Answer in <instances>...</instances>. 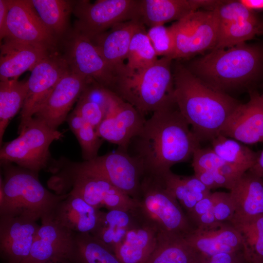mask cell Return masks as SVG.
<instances>
[{
	"mask_svg": "<svg viewBox=\"0 0 263 263\" xmlns=\"http://www.w3.org/2000/svg\"><path fill=\"white\" fill-rule=\"evenodd\" d=\"M235 213L233 218H247L263 214V179L249 170L235 182L229 191Z\"/></svg>",
	"mask_w": 263,
	"mask_h": 263,
	"instance_id": "27",
	"label": "cell"
},
{
	"mask_svg": "<svg viewBox=\"0 0 263 263\" xmlns=\"http://www.w3.org/2000/svg\"><path fill=\"white\" fill-rule=\"evenodd\" d=\"M240 1L253 12L263 11V0H240Z\"/></svg>",
	"mask_w": 263,
	"mask_h": 263,
	"instance_id": "48",
	"label": "cell"
},
{
	"mask_svg": "<svg viewBox=\"0 0 263 263\" xmlns=\"http://www.w3.org/2000/svg\"><path fill=\"white\" fill-rule=\"evenodd\" d=\"M7 37L49 51L57 39L43 24L29 0H8Z\"/></svg>",
	"mask_w": 263,
	"mask_h": 263,
	"instance_id": "15",
	"label": "cell"
},
{
	"mask_svg": "<svg viewBox=\"0 0 263 263\" xmlns=\"http://www.w3.org/2000/svg\"><path fill=\"white\" fill-rule=\"evenodd\" d=\"M263 33V21L259 18L239 21L219 31L215 48H225L245 43Z\"/></svg>",
	"mask_w": 263,
	"mask_h": 263,
	"instance_id": "36",
	"label": "cell"
},
{
	"mask_svg": "<svg viewBox=\"0 0 263 263\" xmlns=\"http://www.w3.org/2000/svg\"><path fill=\"white\" fill-rule=\"evenodd\" d=\"M136 200L137 208L142 217L158 232L172 233L185 237L195 228L158 176L144 175Z\"/></svg>",
	"mask_w": 263,
	"mask_h": 263,
	"instance_id": "7",
	"label": "cell"
},
{
	"mask_svg": "<svg viewBox=\"0 0 263 263\" xmlns=\"http://www.w3.org/2000/svg\"><path fill=\"white\" fill-rule=\"evenodd\" d=\"M219 0H139V19L151 27L179 21L190 14L205 9L212 10Z\"/></svg>",
	"mask_w": 263,
	"mask_h": 263,
	"instance_id": "20",
	"label": "cell"
},
{
	"mask_svg": "<svg viewBox=\"0 0 263 263\" xmlns=\"http://www.w3.org/2000/svg\"><path fill=\"white\" fill-rule=\"evenodd\" d=\"M195 263H248L243 250L221 253L212 256L200 255Z\"/></svg>",
	"mask_w": 263,
	"mask_h": 263,
	"instance_id": "44",
	"label": "cell"
},
{
	"mask_svg": "<svg viewBox=\"0 0 263 263\" xmlns=\"http://www.w3.org/2000/svg\"><path fill=\"white\" fill-rule=\"evenodd\" d=\"M213 205V196L211 193L198 201L191 210L186 214L192 223L198 217L212 209Z\"/></svg>",
	"mask_w": 263,
	"mask_h": 263,
	"instance_id": "45",
	"label": "cell"
},
{
	"mask_svg": "<svg viewBox=\"0 0 263 263\" xmlns=\"http://www.w3.org/2000/svg\"><path fill=\"white\" fill-rule=\"evenodd\" d=\"M67 41V52L64 57L71 70L94 80L113 92L117 74L91 40L74 29Z\"/></svg>",
	"mask_w": 263,
	"mask_h": 263,
	"instance_id": "12",
	"label": "cell"
},
{
	"mask_svg": "<svg viewBox=\"0 0 263 263\" xmlns=\"http://www.w3.org/2000/svg\"><path fill=\"white\" fill-rule=\"evenodd\" d=\"M66 121L75 135L86 123L81 116L75 110L68 115Z\"/></svg>",
	"mask_w": 263,
	"mask_h": 263,
	"instance_id": "47",
	"label": "cell"
},
{
	"mask_svg": "<svg viewBox=\"0 0 263 263\" xmlns=\"http://www.w3.org/2000/svg\"><path fill=\"white\" fill-rule=\"evenodd\" d=\"M212 211L219 222H230L235 213V207L230 192L216 191L212 193Z\"/></svg>",
	"mask_w": 263,
	"mask_h": 263,
	"instance_id": "41",
	"label": "cell"
},
{
	"mask_svg": "<svg viewBox=\"0 0 263 263\" xmlns=\"http://www.w3.org/2000/svg\"><path fill=\"white\" fill-rule=\"evenodd\" d=\"M28 257L21 263H45L68 260L76 233L63 227L48 214L41 219Z\"/></svg>",
	"mask_w": 263,
	"mask_h": 263,
	"instance_id": "17",
	"label": "cell"
},
{
	"mask_svg": "<svg viewBox=\"0 0 263 263\" xmlns=\"http://www.w3.org/2000/svg\"><path fill=\"white\" fill-rule=\"evenodd\" d=\"M200 256L183 236L158 232L155 248L145 263H195Z\"/></svg>",
	"mask_w": 263,
	"mask_h": 263,
	"instance_id": "28",
	"label": "cell"
},
{
	"mask_svg": "<svg viewBox=\"0 0 263 263\" xmlns=\"http://www.w3.org/2000/svg\"><path fill=\"white\" fill-rule=\"evenodd\" d=\"M9 11L8 0H0V39H4L8 36L7 17Z\"/></svg>",
	"mask_w": 263,
	"mask_h": 263,
	"instance_id": "46",
	"label": "cell"
},
{
	"mask_svg": "<svg viewBox=\"0 0 263 263\" xmlns=\"http://www.w3.org/2000/svg\"><path fill=\"white\" fill-rule=\"evenodd\" d=\"M173 60L161 57L143 69L123 71L118 75L113 92L144 116L175 102Z\"/></svg>",
	"mask_w": 263,
	"mask_h": 263,
	"instance_id": "4",
	"label": "cell"
},
{
	"mask_svg": "<svg viewBox=\"0 0 263 263\" xmlns=\"http://www.w3.org/2000/svg\"><path fill=\"white\" fill-rule=\"evenodd\" d=\"M89 79L70 70L57 83L34 117L57 130L66 120L69 111L78 101Z\"/></svg>",
	"mask_w": 263,
	"mask_h": 263,
	"instance_id": "16",
	"label": "cell"
},
{
	"mask_svg": "<svg viewBox=\"0 0 263 263\" xmlns=\"http://www.w3.org/2000/svg\"><path fill=\"white\" fill-rule=\"evenodd\" d=\"M240 233L248 263H263V214L233 218L230 222Z\"/></svg>",
	"mask_w": 263,
	"mask_h": 263,
	"instance_id": "31",
	"label": "cell"
},
{
	"mask_svg": "<svg viewBox=\"0 0 263 263\" xmlns=\"http://www.w3.org/2000/svg\"><path fill=\"white\" fill-rule=\"evenodd\" d=\"M249 95V101L240 105L220 134L252 145L263 142V100L256 91L250 90Z\"/></svg>",
	"mask_w": 263,
	"mask_h": 263,
	"instance_id": "19",
	"label": "cell"
},
{
	"mask_svg": "<svg viewBox=\"0 0 263 263\" xmlns=\"http://www.w3.org/2000/svg\"><path fill=\"white\" fill-rule=\"evenodd\" d=\"M146 120L144 115L117 95L96 131L103 140L127 151L131 141L140 132Z\"/></svg>",
	"mask_w": 263,
	"mask_h": 263,
	"instance_id": "14",
	"label": "cell"
},
{
	"mask_svg": "<svg viewBox=\"0 0 263 263\" xmlns=\"http://www.w3.org/2000/svg\"><path fill=\"white\" fill-rule=\"evenodd\" d=\"M194 175L210 190L224 188L230 190L236 182L218 170L196 173Z\"/></svg>",
	"mask_w": 263,
	"mask_h": 263,
	"instance_id": "43",
	"label": "cell"
},
{
	"mask_svg": "<svg viewBox=\"0 0 263 263\" xmlns=\"http://www.w3.org/2000/svg\"><path fill=\"white\" fill-rule=\"evenodd\" d=\"M192 157L194 173L217 170L225 163L212 148L200 147L194 151Z\"/></svg>",
	"mask_w": 263,
	"mask_h": 263,
	"instance_id": "40",
	"label": "cell"
},
{
	"mask_svg": "<svg viewBox=\"0 0 263 263\" xmlns=\"http://www.w3.org/2000/svg\"><path fill=\"white\" fill-rule=\"evenodd\" d=\"M0 45V79H18L48 56L49 50L7 37Z\"/></svg>",
	"mask_w": 263,
	"mask_h": 263,
	"instance_id": "21",
	"label": "cell"
},
{
	"mask_svg": "<svg viewBox=\"0 0 263 263\" xmlns=\"http://www.w3.org/2000/svg\"><path fill=\"white\" fill-rule=\"evenodd\" d=\"M56 194L71 193L82 198L94 208L131 210L137 207V200L113 185L104 177L81 169L72 163L63 166L48 182Z\"/></svg>",
	"mask_w": 263,
	"mask_h": 263,
	"instance_id": "6",
	"label": "cell"
},
{
	"mask_svg": "<svg viewBox=\"0 0 263 263\" xmlns=\"http://www.w3.org/2000/svg\"><path fill=\"white\" fill-rule=\"evenodd\" d=\"M174 34L172 59L188 58L217 45L218 21L213 10H199L170 26Z\"/></svg>",
	"mask_w": 263,
	"mask_h": 263,
	"instance_id": "10",
	"label": "cell"
},
{
	"mask_svg": "<svg viewBox=\"0 0 263 263\" xmlns=\"http://www.w3.org/2000/svg\"><path fill=\"white\" fill-rule=\"evenodd\" d=\"M211 142L212 149L225 163L236 167L244 172L254 165L260 154L244 144L221 134Z\"/></svg>",
	"mask_w": 263,
	"mask_h": 263,
	"instance_id": "34",
	"label": "cell"
},
{
	"mask_svg": "<svg viewBox=\"0 0 263 263\" xmlns=\"http://www.w3.org/2000/svg\"><path fill=\"white\" fill-rule=\"evenodd\" d=\"M156 176L160 177L165 188L177 199L187 213L198 201L211 193L194 175L181 176L170 169Z\"/></svg>",
	"mask_w": 263,
	"mask_h": 263,
	"instance_id": "29",
	"label": "cell"
},
{
	"mask_svg": "<svg viewBox=\"0 0 263 263\" xmlns=\"http://www.w3.org/2000/svg\"><path fill=\"white\" fill-rule=\"evenodd\" d=\"M71 70L64 57L50 54L31 71L28 91L20 112V124L34 117L59 80Z\"/></svg>",
	"mask_w": 263,
	"mask_h": 263,
	"instance_id": "13",
	"label": "cell"
},
{
	"mask_svg": "<svg viewBox=\"0 0 263 263\" xmlns=\"http://www.w3.org/2000/svg\"><path fill=\"white\" fill-rule=\"evenodd\" d=\"M216 16L219 31L233 23L258 18L240 0H220L212 9Z\"/></svg>",
	"mask_w": 263,
	"mask_h": 263,
	"instance_id": "37",
	"label": "cell"
},
{
	"mask_svg": "<svg viewBox=\"0 0 263 263\" xmlns=\"http://www.w3.org/2000/svg\"><path fill=\"white\" fill-rule=\"evenodd\" d=\"M144 27L139 20L120 22L91 40L117 75L126 67L124 60L133 35Z\"/></svg>",
	"mask_w": 263,
	"mask_h": 263,
	"instance_id": "22",
	"label": "cell"
},
{
	"mask_svg": "<svg viewBox=\"0 0 263 263\" xmlns=\"http://www.w3.org/2000/svg\"><path fill=\"white\" fill-rule=\"evenodd\" d=\"M248 170L263 179V150L254 165Z\"/></svg>",
	"mask_w": 263,
	"mask_h": 263,
	"instance_id": "49",
	"label": "cell"
},
{
	"mask_svg": "<svg viewBox=\"0 0 263 263\" xmlns=\"http://www.w3.org/2000/svg\"><path fill=\"white\" fill-rule=\"evenodd\" d=\"M127 59L128 61L124 71L127 73L143 69L158 59L145 27L140 29L133 35Z\"/></svg>",
	"mask_w": 263,
	"mask_h": 263,
	"instance_id": "35",
	"label": "cell"
},
{
	"mask_svg": "<svg viewBox=\"0 0 263 263\" xmlns=\"http://www.w3.org/2000/svg\"><path fill=\"white\" fill-rule=\"evenodd\" d=\"M184 238L203 256L243 250L241 235L230 222H223L209 229L195 228Z\"/></svg>",
	"mask_w": 263,
	"mask_h": 263,
	"instance_id": "24",
	"label": "cell"
},
{
	"mask_svg": "<svg viewBox=\"0 0 263 263\" xmlns=\"http://www.w3.org/2000/svg\"><path fill=\"white\" fill-rule=\"evenodd\" d=\"M185 66L210 87L226 91L248 85L263 73V47L246 43L213 49Z\"/></svg>",
	"mask_w": 263,
	"mask_h": 263,
	"instance_id": "3",
	"label": "cell"
},
{
	"mask_svg": "<svg viewBox=\"0 0 263 263\" xmlns=\"http://www.w3.org/2000/svg\"><path fill=\"white\" fill-rule=\"evenodd\" d=\"M70 263H122L115 253L90 233H76Z\"/></svg>",
	"mask_w": 263,
	"mask_h": 263,
	"instance_id": "30",
	"label": "cell"
},
{
	"mask_svg": "<svg viewBox=\"0 0 263 263\" xmlns=\"http://www.w3.org/2000/svg\"><path fill=\"white\" fill-rule=\"evenodd\" d=\"M72 163L104 177L132 198H138L145 171L141 161L127 151L118 149L90 161Z\"/></svg>",
	"mask_w": 263,
	"mask_h": 263,
	"instance_id": "11",
	"label": "cell"
},
{
	"mask_svg": "<svg viewBox=\"0 0 263 263\" xmlns=\"http://www.w3.org/2000/svg\"><path fill=\"white\" fill-rule=\"evenodd\" d=\"M261 96L263 100V93L262 94H261Z\"/></svg>",
	"mask_w": 263,
	"mask_h": 263,
	"instance_id": "51",
	"label": "cell"
},
{
	"mask_svg": "<svg viewBox=\"0 0 263 263\" xmlns=\"http://www.w3.org/2000/svg\"><path fill=\"white\" fill-rule=\"evenodd\" d=\"M2 164L4 197L0 200V216H22L37 221L67 195H57L46 189L36 172L10 163Z\"/></svg>",
	"mask_w": 263,
	"mask_h": 263,
	"instance_id": "5",
	"label": "cell"
},
{
	"mask_svg": "<svg viewBox=\"0 0 263 263\" xmlns=\"http://www.w3.org/2000/svg\"><path fill=\"white\" fill-rule=\"evenodd\" d=\"M28 91L27 81H0V143L10 120L22 109Z\"/></svg>",
	"mask_w": 263,
	"mask_h": 263,
	"instance_id": "32",
	"label": "cell"
},
{
	"mask_svg": "<svg viewBox=\"0 0 263 263\" xmlns=\"http://www.w3.org/2000/svg\"><path fill=\"white\" fill-rule=\"evenodd\" d=\"M22 216H0V251L7 263H21L29 256L40 227Z\"/></svg>",
	"mask_w": 263,
	"mask_h": 263,
	"instance_id": "18",
	"label": "cell"
},
{
	"mask_svg": "<svg viewBox=\"0 0 263 263\" xmlns=\"http://www.w3.org/2000/svg\"><path fill=\"white\" fill-rule=\"evenodd\" d=\"M147 35L158 56H166L172 59L175 40L170 26L160 25L151 27L147 31Z\"/></svg>",
	"mask_w": 263,
	"mask_h": 263,
	"instance_id": "38",
	"label": "cell"
},
{
	"mask_svg": "<svg viewBox=\"0 0 263 263\" xmlns=\"http://www.w3.org/2000/svg\"><path fill=\"white\" fill-rule=\"evenodd\" d=\"M39 18L57 39L66 32L73 1L65 0H30Z\"/></svg>",
	"mask_w": 263,
	"mask_h": 263,
	"instance_id": "33",
	"label": "cell"
},
{
	"mask_svg": "<svg viewBox=\"0 0 263 263\" xmlns=\"http://www.w3.org/2000/svg\"><path fill=\"white\" fill-rule=\"evenodd\" d=\"M132 142V155L142 163L145 174L152 176H159L173 165L188 160L201 147L175 102L152 113Z\"/></svg>",
	"mask_w": 263,
	"mask_h": 263,
	"instance_id": "1",
	"label": "cell"
},
{
	"mask_svg": "<svg viewBox=\"0 0 263 263\" xmlns=\"http://www.w3.org/2000/svg\"><path fill=\"white\" fill-rule=\"evenodd\" d=\"M75 29L91 40L115 24L139 19V0L76 1Z\"/></svg>",
	"mask_w": 263,
	"mask_h": 263,
	"instance_id": "9",
	"label": "cell"
},
{
	"mask_svg": "<svg viewBox=\"0 0 263 263\" xmlns=\"http://www.w3.org/2000/svg\"><path fill=\"white\" fill-rule=\"evenodd\" d=\"M45 263H70L68 260H61L48 262Z\"/></svg>",
	"mask_w": 263,
	"mask_h": 263,
	"instance_id": "50",
	"label": "cell"
},
{
	"mask_svg": "<svg viewBox=\"0 0 263 263\" xmlns=\"http://www.w3.org/2000/svg\"><path fill=\"white\" fill-rule=\"evenodd\" d=\"M75 136L81 147L84 161H90L98 156L103 139L98 136L94 127L86 122Z\"/></svg>",
	"mask_w": 263,
	"mask_h": 263,
	"instance_id": "39",
	"label": "cell"
},
{
	"mask_svg": "<svg viewBox=\"0 0 263 263\" xmlns=\"http://www.w3.org/2000/svg\"><path fill=\"white\" fill-rule=\"evenodd\" d=\"M100 210L71 193L60 200L48 214L58 224L75 233H91Z\"/></svg>",
	"mask_w": 263,
	"mask_h": 263,
	"instance_id": "23",
	"label": "cell"
},
{
	"mask_svg": "<svg viewBox=\"0 0 263 263\" xmlns=\"http://www.w3.org/2000/svg\"><path fill=\"white\" fill-rule=\"evenodd\" d=\"M141 218L137 208L129 210H100L97 225L91 234L114 252L128 232L138 223Z\"/></svg>",
	"mask_w": 263,
	"mask_h": 263,
	"instance_id": "25",
	"label": "cell"
},
{
	"mask_svg": "<svg viewBox=\"0 0 263 263\" xmlns=\"http://www.w3.org/2000/svg\"><path fill=\"white\" fill-rule=\"evenodd\" d=\"M19 133L1 148V163H14L37 173L49 164L51 144L63 137L62 132L34 117L19 125Z\"/></svg>",
	"mask_w": 263,
	"mask_h": 263,
	"instance_id": "8",
	"label": "cell"
},
{
	"mask_svg": "<svg viewBox=\"0 0 263 263\" xmlns=\"http://www.w3.org/2000/svg\"><path fill=\"white\" fill-rule=\"evenodd\" d=\"M158 233L157 228L141 216L114 253L122 263H145L155 248Z\"/></svg>",
	"mask_w": 263,
	"mask_h": 263,
	"instance_id": "26",
	"label": "cell"
},
{
	"mask_svg": "<svg viewBox=\"0 0 263 263\" xmlns=\"http://www.w3.org/2000/svg\"><path fill=\"white\" fill-rule=\"evenodd\" d=\"M172 72L179 110L200 142L211 141L241 103L210 87L178 62H172Z\"/></svg>",
	"mask_w": 263,
	"mask_h": 263,
	"instance_id": "2",
	"label": "cell"
},
{
	"mask_svg": "<svg viewBox=\"0 0 263 263\" xmlns=\"http://www.w3.org/2000/svg\"><path fill=\"white\" fill-rule=\"evenodd\" d=\"M74 110L96 130L106 116L105 112L98 104L80 97Z\"/></svg>",
	"mask_w": 263,
	"mask_h": 263,
	"instance_id": "42",
	"label": "cell"
}]
</instances>
